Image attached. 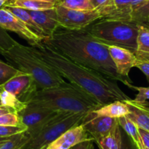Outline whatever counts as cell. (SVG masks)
Returning a JSON list of instances; mask_svg holds the SVG:
<instances>
[{
    "label": "cell",
    "mask_w": 149,
    "mask_h": 149,
    "mask_svg": "<svg viewBox=\"0 0 149 149\" xmlns=\"http://www.w3.org/2000/svg\"><path fill=\"white\" fill-rule=\"evenodd\" d=\"M33 54L62 77L78 88L97 104L103 106L116 100L125 101L130 97L119 87L116 81L106 78L97 72L71 61L52 47L41 42L30 46Z\"/></svg>",
    "instance_id": "cell-1"
},
{
    "label": "cell",
    "mask_w": 149,
    "mask_h": 149,
    "mask_svg": "<svg viewBox=\"0 0 149 149\" xmlns=\"http://www.w3.org/2000/svg\"><path fill=\"white\" fill-rule=\"evenodd\" d=\"M42 42L71 61L94 70L106 78L121 81L127 86L132 84L117 73L107 45L97 42L85 29L58 30Z\"/></svg>",
    "instance_id": "cell-2"
},
{
    "label": "cell",
    "mask_w": 149,
    "mask_h": 149,
    "mask_svg": "<svg viewBox=\"0 0 149 149\" xmlns=\"http://www.w3.org/2000/svg\"><path fill=\"white\" fill-rule=\"evenodd\" d=\"M26 104L37 105L57 112H90L100 105L66 81L60 86L36 90Z\"/></svg>",
    "instance_id": "cell-3"
},
{
    "label": "cell",
    "mask_w": 149,
    "mask_h": 149,
    "mask_svg": "<svg viewBox=\"0 0 149 149\" xmlns=\"http://www.w3.org/2000/svg\"><path fill=\"white\" fill-rule=\"evenodd\" d=\"M2 56L9 64L32 76L38 90L60 86L65 82L63 77L33 54L30 46L17 42Z\"/></svg>",
    "instance_id": "cell-4"
},
{
    "label": "cell",
    "mask_w": 149,
    "mask_h": 149,
    "mask_svg": "<svg viewBox=\"0 0 149 149\" xmlns=\"http://www.w3.org/2000/svg\"><path fill=\"white\" fill-rule=\"evenodd\" d=\"M139 24L134 21L100 19L86 28L97 42L107 46L125 48L135 55Z\"/></svg>",
    "instance_id": "cell-5"
},
{
    "label": "cell",
    "mask_w": 149,
    "mask_h": 149,
    "mask_svg": "<svg viewBox=\"0 0 149 149\" xmlns=\"http://www.w3.org/2000/svg\"><path fill=\"white\" fill-rule=\"evenodd\" d=\"M86 114V112H59L31 136L21 149H39L45 145H49L67 130L81 124Z\"/></svg>",
    "instance_id": "cell-6"
},
{
    "label": "cell",
    "mask_w": 149,
    "mask_h": 149,
    "mask_svg": "<svg viewBox=\"0 0 149 149\" xmlns=\"http://www.w3.org/2000/svg\"><path fill=\"white\" fill-rule=\"evenodd\" d=\"M55 10L60 26L66 30L84 29L102 18L101 15L96 10H72L57 4L55 6Z\"/></svg>",
    "instance_id": "cell-7"
},
{
    "label": "cell",
    "mask_w": 149,
    "mask_h": 149,
    "mask_svg": "<svg viewBox=\"0 0 149 149\" xmlns=\"http://www.w3.org/2000/svg\"><path fill=\"white\" fill-rule=\"evenodd\" d=\"M59 112H61L31 104H26V106L17 114L20 124L27 128L26 133L31 137L36 134L44 124Z\"/></svg>",
    "instance_id": "cell-8"
},
{
    "label": "cell",
    "mask_w": 149,
    "mask_h": 149,
    "mask_svg": "<svg viewBox=\"0 0 149 149\" xmlns=\"http://www.w3.org/2000/svg\"><path fill=\"white\" fill-rule=\"evenodd\" d=\"M0 27L15 32L31 47H36L42 42L41 38L31 32L20 19L4 7L0 9Z\"/></svg>",
    "instance_id": "cell-9"
},
{
    "label": "cell",
    "mask_w": 149,
    "mask_h": 149,
    "mask_svg": "<svg viewBox=\"0 0 149 149\" xmlns=\"http://www.w3.org/2000/svg\"><path fill=\"white\" fill-rule=\"evenodd\" d=\"M116 121L117 118L97 115L92 111L84 115L80 124L93 140L97 143L111 131Z\"/></svg>",
    "instance_id": "cell-10"
},
{
    "label": "cell",
    "mask_w": 149,
    "mask_h": 149,
    "mask_svg": "<svg viewBox=\"0 0 149 149\" xmlns=\"http://www.w3.org/2000/svg\"><path fill=\"white\" fill-rule=\"evenodd\" d=\"M0 86L3 90L12 93L25 103L38 90L32 76L21 72Z\"/></svg>",
    "instance_id": "cell-11"
},
{
    "label": "cell",
    "mask_w": 149,
    "mask_h": 149,
    "mask_svg": "<svg viewBox=\"0 0 149 149\" xmlns=\"http://www.w3.org/2000/svg\"><path fill=\"white\" fill-rule=\"evenodd\" d=\"M109 54L116 67L118 74L125 80L132 83L129 73L132 67H135L138 59L136 56L125 48L116 46H108Z\"/></svg>",
    "instance_id": "cell-12"
},
{
    "label": "cell",
    "mask_w": 149,
    "mask_h": 149,
    "mask_svg": "<svg viewBox=\"0 0 149 149\" xmlns=\"http://www.w3.org/2000/svg\"><path fill=\"white\" fill-rule=\"evenodd\" d=\"M91 139L93 138L82 126L79 124L67 130L48 146L49 149H70L81 142Z\"/></svg>",
    "instance_id": "cell-13"
},
{
    "label": "cell",
    "mask_w": 149,
    "mask_h": 149,
    "mask_svg": "<svg viewBox=\"0 0 149 149\" xmlns=\"http://www.w3.org/2000/svg\"><path fill=\"white\" fill-rule=\"evenodd\" d=\"M37 26L43 31L47 38L51 37L60 26L55 8L45 10H28Z\"/></svg>",
    "instance_id": "cell-14"
},
{
    "label": "cell",
    "mask_w": 149,
    "mask_h": 149,
    "mask_svg": "<svg viewBox=\"0 0 149 149\" xmlns=\"http://www.w3.org/2000/svg\"><path fill=\"white\" fill-rule=\"evenodd\" d=\"M93 112L97 115L119 118L120 117L127 116L129 114L130 110L127 105L125 102L116 100L103 105L95 110Z\"/></svg>",
    "instance_id": "cell-15"
},
{
    "label": "cell",
    "mask_w": 149,
    "mask_h": 149,
    "mask_svg": "<svg viewBox=\"0 0 149 149\" xmlns=\"http://www.w3.org/2000/svg\"><path fill=\"white\" fill-rule=\"evenodd\" d=\"M3 7L7 9V10H8L9 11L11 12L13 15H15L16 17L18 18L19 19H20V20L26 25V26H27L31 32H33L35 34L37 35L39 37H40L42 41L45 39H46L47 36L45 35V34L44 33L43 31L37 26V24L35 23V21L33 20V18H32L31 16L30 15V14H29L27 10H25V9L20 8V7H18L8 5V4H5Z\"/></svg>",
    "instance_id": "cell-16"
},
{
    "label": "cell",
    "mask_w": 149,
    "mask_h": 149,
    "mask_svg": "<svg viewBox=\"0 0 149 149\" xmlns=\"http://www.w3.org/2000/svg\"><path fill=\"white\" fill-rule=\"evenodd\" d=\"M129 108L130 112L127 116L138 128L149 131V115L138 106L132 99L124 101Z\"/></svg>",
    "instance_id": "cell-17"
},
{
    "label": "cell",
    "mask_w": 149,
    "mask_h": 149,
    "mask_svg": "<svg viewBox=\"0 0 149 149\" xmlns=\"http://www.w3.org/2000/svg\"><path fill=\"white\" fill-rule=\"evenodd\" d=\"M117 121L121 128L132 140L135 145L136 146L137 149H145L138 131V127L130 119H129L127 116L120 117L117 118Z\"/></svg>",
    "instance_id": "cell-18"
},
{
    "label": "cell",
    "mask_w": 149,
    "mask_h": 149,
    "mask_svg": "<svg viewBox=\"0 0 149 149\" xmlns=\"http://www.w3.org/2000/svg\"><path fill=\"white\" fill-rule=\"evenodd\" d=\"M6 4L18 7L27 10H45L55 8V4L40 0H10Z\"/></svg>",
    "instance_id": "cell-19"
},
{
    "label": "cell",
    "mask_w": 149,
    "mask_h": 149,
    "mask_svg": "<svg viewBox=\"0 0 149 149\" xmlns=\"http://www.w3.org/2000/svg\"><path fill=\"white\" fill-rule=\"evenodd\" d=\"M95 10L101 15V19L113 20L116 15V8L113 0H89Z\"/></svg>",
    "instance_id": "cell-20"
},
{
    "label": "cell",
    "mask_w": 149,
    "mask_h": 149,
    "mask_svg": "<svg viewBox=\"0 0 149 149\" xmlns=\"http://www.w3.org/2000/svg\"><path fill=\"white\" fill-rule=\"evenodd\" d=\"M139 24V23H138ZM136 56L149 55V26L139 24Z\"/></svg>",
    "instance_id": "cell-21"
},
{
    "label": "cell",
    "mask_w": 149,
    "mask_h": 149,
    "mask_svg": "<svg viewBox=\"0 0 149 149\" xmlns=\"http://www.w3.org/2000/svg\"><path fill=\"white\" fill-rule=\"evenodd\" d=\"M116 15L113 20L132 21V8L130 0H113Z\"/></svg>",
    "instance_id": "cell-22"
},
{
    "label": "cell",
    "mask_w": 149,
    "mask_h": 149,
    "mask_svg": "<svg viewBox=\"0 0 149 149\" xmlns=\"http://www.w3.org/2000/svg\"><path fill=\"white\" fill-rule=\"evenodd\" d=\"M0 100H1V106L12 108L15 111L16 113L26 106L25 102L20 101L12 93L3 90L1 86H0Z\"/></svg>",
    "instance_id": "cell-23"
},
{
    "label": "cell",
    "mask_w": 149,
    "mask_h": 149,
    "mask_svg": "<svg viewBox=\"0 0 149 149\" xmlns=\"http://www.w3.org/2000/svg\"><path fill=\"white\" fill-rule=\"evenodd\" d=\"M30 139L26 131L14 134L8 137L7 140L0 145V149H21Z\"/></svg>",
    "instance_id": "cell-24"
},
{
    "label": "cell",
    "mask_w": 149,
    "mask_h": 149,
    "mask_svg": "<svg viewBox=\"0 0 149 149\" xmlns=\"http://www.w3.org/2000/svg\"><path fill=\"white\" fill-rule=\"evenodd\" d=\"M55 4L68 9L78 10H95L89 0H57Z\"/></svg>",
    "instance_id": "cell-25"
},
{
    "label": "cell",
    "mask_w": 149,
    "mask_h": 149,
    "mask_svg": "<svg viewBox=\"0 0 149 149\" xmlns=\"http://www.w3.org/2000/svg\"><path fill=\"white\" fill-rule=\"evenodd\" d=\"M149 19V0L143 3L132 12V21L139 24H146Z\"/></svg>",
    "instance_id": "cell-26"
},
{
    "label": "cell",
    "mask_w": 149,
    "mask_h": 149,
    "mask_svg": "<svg viewBox=\"0 0 149 149\" xmlns=\"http://www.w3.org/2000/svg\"><path fill=\"white\" fill-rule=\"evenodd\" d=\"M17 42L15 40L7 31L0 27V54L5 53L15 46Z\"/></svg>",
    "instance_id": "cell-27"
},
{
    "label": "cell",
    "mask_w": 149,
    "mask_h": 149,
    "mask_svg": "<svg viewBox=\"0 0 149 149\" xmlns=\"http://www.w3.org/2000/svg\"><path fill=\"white\" fill-rule=\"evenodd\" d=\"M20 72L14 67L0 60V86Z\"/></svg>",
    "instance_id": "cell-28"
},
{
    "label": "cell",
    "mask_w": 149,
    "mask_h": 149,
    "mask_svg": "<svg viewBox=\"0 0 149 149\" xmlns=\"http://www.w3.org/2000/svg\"><path fill=\"white\" fill-rule=\"evenodd\" d=\"M27 128L25 126H1L0 125V137H8L18 133L24 132Z\"/></svg>",
    "instance_id": "cell-29"
},
{
    "label": "cell",
    "mask_w": 149,
    "mask_h": 149,
    "mask_svg": "<svg viewBox=\"0 0 149 149\" xmlns=\"http://www.w3.org/2000/svg\"><path fill=\"white\" fill-rule=\"evenodd\" d=\"M111 149H120L122 145V128L118 121L111 130Z\"/></svg>",
    "instance_id": "cell-30"
},
{
    "label": "cell",
    "mask_w": 149,
    "mask_h": 149,
    "mask_svg": "<svg viewBox=\"0 0 149 149\" xmlns=\"http://www.w3.org/2000/svg\"><path fill=\"white\" fill-rule=\"evenodd\" d=\"M128 87L130 89L138 91V94L133 99L135 102L138 103H146L147 100L149 99V87H141V86H135L132 84H130Z\"/></svg>",
    "instance_id": "cell-31"
},
{
    "label": "cell",
    "mask_w": 149,
    "mask_h": 149,
    "mask_svg": "<svg viewBox=\"0 0 149 149\" xmlns=\"http://www.w3.org/2000/svg\"><path fill=\"white\" fill-rule=\"evenodd\" d=\"M1 126H21L17 114L15 112L7 113L0 116Z\"/></svg>",
    "instance_id": "cell-32"
},
{
    "label": "cell",
    "mask_w": 149,
    "mask_h": 149,
    "mask_svg": "<svg viewBox=\"0 0 149 149\" xmlns=\"http://www.w3.org/2000/svg\"><path fill=\"white\" fill-rule=\"evenodd\" d=\"M135 144L132 141L129 136L126 133H123L122 131V145L120 149H134Z\"/></svg>",
    "instance_id": "cell-33"
},
{
    "label": "cell",
    "mask_w": 149,
    "mask_h": 149,
    "mask_svg": "<svg viewBox=\"0 0 149 149\" xmlns=\"http://www.w3.org/2000/svg\"><path fill=\"white\" fill-rule=\"evenodd\" d=\"M111 132L97 143L100 149H111Z\"/></svg>",
    "instance_id": "cell-34"
},
{
    "label": "cell",
    "mask_w": 149,
    "mask_h": 149,
    "mask_svg": "<svg viewBox=\"0 0 149 149\" xmlns=\"http://www.w3.org/2000/svg\"><path fill=\"white\" fill-rule=\"evenodd\" d=\"M135 67L139 69L141 72H143L144 74L146 77L149 83V62L148 61H143L138 60V64H136Z\"/></svg>",
    "instance_id": "cell-35"
},
{
    "label": "cell",
    "mask_w": 149,
    "mask_h": 149,
    "mask_svg": "<svg viewBox=\"0 0 149 149\" xmlns=\"http://www.w3.org/2000/svg\"><path fill=\"white\" fill-rule=\"evenodd\" d=\"M93 142H94V140L93 139L86 140V141L81 142V143L76 145L70 149H94Z\"/></svg>",
    "instance_id": "cell-36"
},
{
    "label": "cell",
    "mask_w": 149,
    "mask_h": 149,
    "mask_svg": "<svg viewBox=\"0 0 149 149\" xmlns=\"http://www.w3.org/2000/svg\"><path fill=\"white\" fill-rule=\"evenodd\" d=\"M138 131H139L140 136H141L145 149H149V131L141 128H138Z\"/></svg>",
    "instance_id": "cell-37"
},
{
    "label": "cell",
    "mask_w": 149,
    "mask_h": 149,
    "mask_svg": "<svg viewBox=\"0 0 149 149\" xmlns=\"http://www.w3.org/2000/svg\"><path fill=\"white\" fill-rule=\"evenodd\" d=\"M12 112H15L16 113L15 111L12 108L5 106H0V116L7 113H12Z\"/></svg>",
    "instance_id": "cell-38"
},
{
    "label": "cell",
    "mask_w": 149,
    "mask_h": 149,
    "mask_svg": "<svg viewBox=\"0 0 149 149\" xmlns=\"http://www.w3.org/2000/svg\"><path fill=\"white\" fill-rule=\"evenodd\" d=\"M132 101H133V102H135V103L136 104V105H138L139 108H141L143 110L145 111L146 112H147V113L149 114V103L148 102H146V103H138V102H135L133 99H132Z\"/></svg>",
    "instance_id": "cell-39"
},
{
    "label": "cell",
    "mask_w": 149,
    "mask_h": 149,
    "mask_svg": "<svg viewBox=\"0 0 149 149\" xmlns=\"http://www.w3.org/2000/svg\"><path fill=\"white\" fill-rule=\"evenodd\" d=\"M147 1H148V0H130L132 10L135 8H136V7H138V6L141 5V4H142L143 3L146 2Z\"/></svg>",
    "instance_id": "cell-40"
},
{
    "label": "cell",
    "mask_w": 149,
    "mask_h": 149,
    "mask_svg": "<svg viewBox=\"0 0 149 149\" xmlns=\"http://www.w3.org/2000/svg\"><path fill=\"white\" fill-rule=\"evenodd\" d=\"M139 61H148L149 62V55L148 56H136Z\"/></svg>",
    "instance_id": "cell-41"
},
{
    "label": "cell",
    "mask_w": 149,
    "mask_h": 149,
    "mask_svg": "<svg viewBox=\"0 0 149 149\" xmlns=\"http://www.w3.org/2000/svg\"><path fill=\"white\" fill-rule=\"evenodd\" d=\"M10 0H0V9L2 8Z\"/></svg>",
    "instance_id": "cell-42"
},
{
    "label": "cell",
    "mask_w": 149,
    "mask_h": 149,
    "mask_svg": "<svg viewBox=\"0 0 149 149\" xmlns=\"http://www.w3.org/2000/svg\"><path fill=\"white\" fill-rule=\"evenodd\" d=\"M8 137H0V145H2L3 143H4V142H5L6 140L8 139Z\"/></svg>",
    "instance_id": "cell-43"
},
{
    "label": "cell",
    "mask_w": 149,
    "mask_h": 149,
    "mask_svg": "<svg viewBox=\"0 0 149 149\" xmlns=\"http://www.w3.org/2000/svg\"><path fill=\"white\" fill-rule=\"evenodd\" d=\"M40 1H47V2H50V3H53V4H55L57 0H40Z\"/></svg>",
    "instance_id": "cell-44"
},
{
    "label": "cell",
    "mask_w": 149,
    "mask_h": 149,
    "mask_svg": "<svg viewBox=\"0 0 149 149\" xmlns=\"http://www.w3.org/2000/svg\"><path fill=\"white\" fill-rule=\"evenodd\" d=\"M39 149H49V146H48V145H45V146H43V147H42L41 148H39Z\"/></svg>",
    "instance_id": "cell-45"
},
{
    "label": "cell",
    "mask_w": 149,
    "mask_h": 149,
    "mask_svg": "<svg viewBox=\"0 0 149 149\" xmlns=\"http://www.w3.org/2000/svg\"><path fill=\"white\" fill-rule=\"evenodd\" d=\"M144 25H146V26H149V19H148V22H147V23H146V24H144Z\"/></svg>",
    "instance_id": "cell-46"
},
{
    "label": "cell",
    "mask_w": 149,
    "mask_h": 149,
    "mask_svg": "<svg viewBox=\"0 0 149 149\" xmlns=\"http://www.w3.org/2000/svg\"><path fill=\"white\" fill-rule=\"evenodd\" d=\"M0 106H1V100H0Z\"/></svg>",
    "instance_id": "cell-47"
},
{
    "label": "cell",
    "mask_w": 149,
    "mask_h": 149,
    "mask_svg": "<svg viewBox=\"0 0 149 149\" xmlns=\"http://www.w3.org/2000/svg\"><path fill=\"white\" fill-rule=\"evenodd\" d=\"M148 115H149V114H148Z\"/></svg>",
    "instance_id": "cell-48"
}]
</instances>
